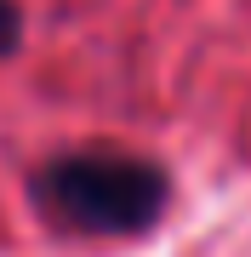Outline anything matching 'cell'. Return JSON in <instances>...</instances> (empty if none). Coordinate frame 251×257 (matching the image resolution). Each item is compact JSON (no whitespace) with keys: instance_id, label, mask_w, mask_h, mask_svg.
Wrapping results in <instances>:
<instances>
[{"instance_id":"cell-1","label":"cell","mask_w":251,"mask_h":257,"mask_svg":"<svg viewBox=\"0 0 251 257\" xmlns=\"http://www.w3.org/2000/svg\"><path fill=\"white\" fill-rule=\"evenodd\" d=\"M35 200L52 223L80 234H131L166 211V172L143 155L86 149L63 155L35 177Z\"/></svg>"},{"instance_id":"cell-2","label":"cell","mask_w":251,"mask_h":257,"mask_svg":"<svg viewBox=\"0 0 251 257\" xmlns=\"http://www.w3.org/2000/svg\"><path fill=\"white\" fill-rule=\"evenodd\" d=\"M18 35H23V18H18V6H12V0H0V57H6L12 46H18Z\"/></svg>"}]
</instances>
